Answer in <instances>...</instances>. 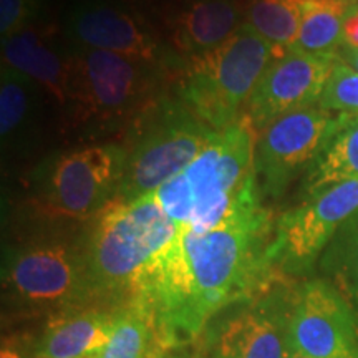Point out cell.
Returning a JSON list of instances; mask_svg holds the SVG:
<instances>
[{
  "label": "cell",
  "instance_id": "7",
  "mask_svg": "<svg viewBox=\"0 0 358 358\" xmlns=\"http://www.w3.org/2000/svg\"><path fill=\"white\" fill-rule=\"evenodd\" d=\"M219 131L201 122L179 98L161 96L128 128L124 171L115 201H134L189 166Z\"/></svg>",
  "mask_w": 358,
  "mask_h": 358
},
{
  "label": "cell",
  "instance_id": "32",
  "mask_svg": "<svg viewBox=\"0 0 358 358\" xmlns=\"http://www.w3.org/2000/svg\"><path fill=\"white\" fill-rule=\"evenodd\" d=\"M231 2H237V0H231Z\"/></svg>",
  "mask_w": 358,
  "mask_h": 358
},
{
  "label": "cell",
  "instance_id": "10",
  "mask_svg": "<svg viewBox=\"0 0 358 358\" xmlns=\"http://www.w3.org/2000/svg\"><path fill=\"white\" fill-rule=\"evenodd\" d=\"M299 284L284 277L271 289L237 303L208 332L213 358H290V319Z\"/></svg>",
  "mask_w": 358,
  "mask_h": 358
},
{
  "label": "cell",
  "instance_id": "21",
  "mask_svg": "<svg viewBox=\"0 0 358 358\" xmlns=\"http://www.w3.org/2000/svg\"><path fill=\"white\" fill-rule=\"evenodd\" d=\"M353 0H306L297 42L292 48L308 53H335L343 45L342 29Z\"/></svg>",
  "mask_w": 358,
  "mask_h": 358
},
{
  "label": "cell",
  "instance_id": "3",
  "mask_svg": "<svg viewBox=\"0 0 358 358\" xmlns=\"http://www.w3.org/2000/svg\"><path fill=\"white\" fill-rule=\"evenodd\" d=\"M181 226L163 211L155 194L113 201L90 221V272L101 308L131 306L150 268L174 243Z\"/></svg>",
  "mask_w": 358,
  "mask_h": 358
},
{
  "label": "cell",
  "instance_id": "13",
  "mask_svg": "<svg viewBox=\"0 0 358 358\" xmlns=\"http://www.w3.org/2000/svg\"><path fill=\"white\" fill-rule=\"evenodd\" d=\"M338 53L287 48L268 65L248 103V120L259 134L268 123L292 111L319 105Z\"/></svg>",
  "mask_w": 358,
  "mask_h": 358
},
{
  "label": "cell",
  "instance_id": "16",
  "mask_svg": "<svg viewBox=\"0 0 358 358\" xmlns=\"http://www.w3.org/2000/svg\"><path fill=\"white\" fill-rule=\"evenodd\" d=\"M118 310L83 308L48 320L35 358L98 357L108 343Z\"/></svg>",
  "mask_w": 358,
  "mask_h": 358
},
{
  "label": "cell",
  "instance_id": "12",
  "mask_svg": "<svg viewBox=\"0 0 358 358\" xmlns=\"http://www.w3.org/2000/svg\"><path fill=\"white\" fill-rule=\"evenodd\" d=\"M65 34L77 48L118 53L179 71L185 60L129 8L111 0H83L71 8Z\"/></svg>",
  "mask_w": 358,
  "mask_h": 358
},
{
  "label": "cell",
  "instance_id": "23",
  "mask_svg": "<svg viewBox=\"0 0 358 358\" xmlns=\"http://www.w3.org/2000/svg\"><path fill=\"white\" fill-rule=\"evenodd\" d=\"M100 358H155L153 325L134 307L120 308Z\"/></svg>",
  "mask_w": 358,
  "mask_h": 358
},
{
  "label": "cell",
  "instance_id": "26",
  "mask_svg": "<svg viewBox=\"0 0 358 358\" xmlns=\"http://www.w3.org/2000/svg\"><path fill=\"white\" fill-rule=\"evenodd\" d=\"M0 358H35V348L30 350L29 343L22 337L3 335L2 347H0Z\"/></svg>",
  "mask_w": 358,
  "mask_h": 358
},
{
  "label": "cell",
  "instance_id": "29",
  "mask_svg": "<svg viewBox=\"0 0 358 358\" xmlns=\"http://www.w3.org/2000/svg\"><path fill=\"white\" fill-rule=\"evenodd\" d=\"M290 358H302V357H297V355H290Z\"/></svg>",
  "mask_w": 358,
  "mask_h": 358
},
{
  "label": "cell",
  "instance_id": "4",
  "mask_svg": "<svg viewBox=\"0 0 358 358\" xmlns=\"http://www.w3.org/2000/svg\"><path fill=\"white\" fill-rule=\"evenodd\" d=\"M65 128L83 136L127 129L163 95L173 69L118 53L71 47Z\"/></svg>",
  "mask_w": 358,
  "mask_h": 358
},
{
  "label": "cell",
  "instance_id": "22",
  "mask_svg": "<svg viewBox=\"0 0 358 358\" xmlns=\"http://www.w3.org/2000/svg\"><path fill=\"white\" fill-rule=\"evenodd\" d=\"M306 0H249L244 19L250 29L279 50L297 42Z\"/></svg>",
  "mask_w": 358,
  "mask_h": 358
},
{
  "label": "cell",
  "instance_id": "27",
  "mask_svg": "<svg viewBox=\"0 0 358 358\" xmlns=\"http://www.w3.org/2000/svg\"><path fill=\"white\" fill-rule=\"evenodd\" d=\"M343 48L358 50V2H353L343 19Z\"/></svg>",
  "mask_w": 358,
  "mask_h": 358
},
{
  "label": "cell",
  "instance_id": "31",
  "mask_svg": "<svg viewBox=\"0 0 358 358\" xmlns=\"http://www.w3.org/2000/svg\"><path fill=\"white\" fill-rule=\"evenodd\" d=\"M198 358H213V357H198Z\"/></svg>",
  "mask_w": 358,
  "mask_h": 358
},
{
  "label": "cell",
  "instance_id": "1",
  "mask_svg": "<svg viewBox=\"0 0 358 358\" xmlns=\"http://www.w3.org/2000/svg\"><path fill=\"white\" fill-rule=\"evenodd\" d=\"M274 229L262 203L216 229L181 227L131 306L153 325L155 358L198 338L224 308L257 297L284 279L268 261Z\"/></svg>",
  "mask_w": 358,
  "mask_h": 358
},
{
  "label": "cell",
  "instance_id": "17",
  "mask_svg": "<svg viewBox=\"0 0 358 358\" xmlns=\"http://www.w3.org/2000/svg\"><path fill=\"white\" fill-rule=\"evenodd\" d=\"M2 66L29 77L64 108L69 55L48 43L45 30L32 24L2 38Z\"/></svg>",
  "mask_w": 358,
  "mask_h": 358
},
{
  "label": "cell",
  "instance_id": "11",
  "mask_svg": "<svg viewBox=\"0 0 358 358\" xmlns=\"http://www.w3.org/2000/svg\"><path fill=\"white\" fill-rule=\"evenodd\" d=\"M358 211V181H347L310 196L275 221L268 261L285 277L307 274L319 262L342 224Z\"/></svg>",
  "mask_w": 358,
  "mask_h": 358
},
{
  "label": "cell",
  "instance_id": "19",
  "mask_svg": "<svg viewBox=\"0 0 358 358\" xmlns=\"http://www.w3.org/2000/svg\"><path fill=\"white\" fill-rule=\"evenodd\" d=\"M347 181H358V118L350 120L313 159L303 178L302 192L307 199Z\"/></svg>",
  "mask_w": 358,
  "mask_h": 358
},
{
  "label": "cell",
  "instance_id": "15",
  "mask_svg": "<svg viewBox=\"0 0 358 358\" xmlns=\"http://www.w3.org/2000/svg\"><path fill=\"white\" fill-rule=\"evenodd\" d=\"M243 8L231 0H189L171 22L173 50L192 58L221 47L239 29Z\"/></svg>",
  "mask_w": 358,
  "mask_h": 358
},
{
  "label": "cell",
  "instance_id": "28",
  "mask_svg": "<svg viewBox=\"0 0 358 358\" xmlns=\"http://www.w3.org/2000/svg\"><path fill=\"white\" fill-rule=\"evenodd\" d=\"M338 58L342 62H345L348 66H352L353 70L358 71V50H350V48H342L338 52Z\"/></svg>",
  "mask_w": 358,
  "mask_h": 358
},
{
  "label": "cell",
  "instance_id": "30",
  "mask_svg": "<svg viewBox=\"0 0 358 358\" xmlns=\"http://www.w3.org/2000/svg\"><path fill=\"white\" fill-rule=\"evenodd\" d=\"M87 358H100V355H98V357H87Z\"/></svg>",
  "mask_w": 358,
  "mask_h": 358
},
{
  "label": "cell",
  "instance_id": "9",
  "mask_svg": "<svg viewBox=\"0 0 358 358\" xmlns=\"http://www.w3.org/2000/svg\"><path fill=\"white\" fill-rule=\"evenodd\" d=\"M350 120L313 105L268 123L257 134L254 155L261 194L280 198L292 179L310 166L327 143Z\"/></svg>",
  "mask_w": 358,
  "mask_h": 358
},
{
  "label": "cell",
  "instance_id": "8",
  "mask_svg": "<svg viewBox=\"0 0 358 358\" xmlns=\"http://www.w3.org/2000/svg\"><path fill=\"white\" fill-rule=\"evenodd\" d=\"M124 159V146L116 143L45 156L29 178L34 208L50 221H92L116 199Z\"/></svg>",
  "mask_w": 358,
  "mask_h": 358
},
{
  "label": "cell",
  "instance_id": "2",
  "mask_svg": "<svg viewBox=\"0 0 358 358\" xmlns=\"http://www.w3.org/2000/svg\"><path fill=\"white\" fill-rule=\"evenodd\" d=\"M256 138L245 118L219 131L185 171L156 189L163 211L178 226L204 232L261 204L254 168Z\"/></svg>",
  "mask_w": 358,
  "mask_h": 358
},
{
  "label": "cell",
  "instance_id": "24",
  "mask_svg": "<svg viewBox=\"0 0 358 358\" xmlns=\"http://www.w3.org/2000/svg\"><path fill=\"white\" fill-rule=\"evenodd\" d=\"M319 106L330 113L358 118V71L337 58Z\"/></svg>",
  "mask_w": 358,
  "mask_h": 358
},
{
  "label": "cell",
  "instance_id": "18",
  "mask_svg": "<svg viewBox=\"0 0 358 358\" xmlns=\"http://www.w3.org/2000/svg\"><path fill=\"white\" fill-rule=\"evenodd\" d=\"M43 90L19 71L2 66L0 75V136L3 151L32 145L40 120Z\"/></svg>",
  "mask_w": 358,
  "mask_h": 358
},
{
  "label": "cell",
  "instance_id": "25",
  "mask_svg": "<svg viewBox=\"0 0 358 358\" xmlns=\"http://www.w3.org/2000/svg\"><path fill=\"white\" fill-rule=\"evenodd\" d=\"M38 8L37 0H0V35L12 37L25 27L34 24Z\"/></svg>",
  "mask_w": 358,
  "mask_h": 358
},
{
  "label": "cell",
  "instance_id": "6",
  "mask_svg": "<svg viewBox=\"0 0 358 358\" xmlns=\"http://www.w3.org/2000/svg\"><path fill=\"white\" fill-rule=\"evenodd\" d=\"M284 50L243 24L221 47L186 58L178 71V98L214 131L239 120L268 65Z\"/></svg>",
  "mask_w": 358,
  "mask_h": 358
},
{
  "label": "cell",
  "instance_id": "20",
  "mask_svg": "<svg viewBox=\"0 0 358 358\" xmlns=\"http://www.w3.org/2000/svg\"><path fill=\"white\" fill-rule=\"evenodd\" d=\"M322 279L350 308L358 334V211L348 217L319 259Z\"/></svg>",
  "mask_w": 358,
  "mask_h": 358
},
{
  "label": "cell",
  "instance_id": "5",
  "mask_svg": "<svg viewBox=\"0 0 358 358\" xmlns=\"http://www.w3.org/2000/svg\"><path fill=\"white\" fill-rule=\"evenodd\" d=\"M3 310L17 317L53 319L83 308H101L88 262L87 232L37 234L3 250Z\"/></svg>",
  "mask_w": 358,
  "mask_h": 358
},
{
  "label": "cell",
  "instance_id": "14",
  "mask_svg": "<svg viewBox=\"0 0 358 358\" xmlns=\"http://www.w3.org/2000/svg\"><path fill=\"white\" fill-rule=\"evenodd\" d=\"M290 353L302 358H358L350 308L322 277L299 284L290 319Z\"/></svg>",
  "mask_w": 358,
  "mask_h": 358
}]
</instances>
